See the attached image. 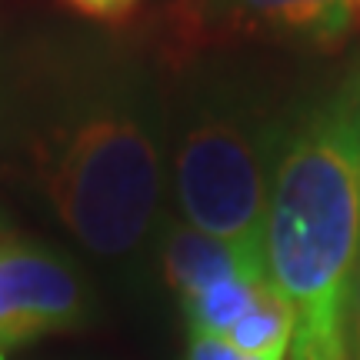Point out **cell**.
<instances>
[{"mask_svg": "<svg viewBox=\"0 0 360 360\" xmlns=\"http://www.w3.org/2000/svg\"><path fill=\"white\" fill-rule=\"evenodd\" d=\"M274 287L294 310V360H350L360 264V67L281 137L264 220Z\"/></svg>", "mask_w": 360, "mask_h": 360, "instance_id": "6da1fadb", "label": "cell"}, {"mask_svg": "<svg viewBox=\"0 0 360 360\" xmlns=\"http://www.w3.org/2000/svg\"><path fill=\"white\" fill-rule=\"evenodd\" d=\"M27 160L53 217L90 257H143L167 177L160 94L130 74H97L53 94H30Z\"/></svg>", "mask_w": 360, "mask_h": 360, "instance_id": "7a4b0ae2", "label": "cell"}, {"mask_svg": "<svg viewBox=\"0 0 360 360\" xmlns=\"http://www.w3.org/2000/svg\"><path fill=\"white\" fill-rule=\"evenodd\" d=\"M281 137L240 97H191L170 150L180 220L244 250L247 257L267 260L264 220Z\"/></svg>", "mask_w": 360, "mask_h": 360, "instance_id": "3957f363", "label": "cell"}, {"mask_svg": "<svg viewBox=\"0 0 360 360\" xmlns=\"http://www.w3.org/2000/svg\"><path fill=\"white\" fill-rule=\"evenodd\" d=\"M84 317L87 294L74 267L30 240L0 233V360Z\"/></svg>", "mask_w": 360, "mask_h": 360, "instance_id": "277c9868", "label": "cell"}, {"mask_svg": "<svg viewBox=\"0 0 360 360\" xmlns=\"http://www.w3.org/2000/svg\"><path fill=\"white\" fill-rule=\"evenodd\" d=\"M210 13L233 27L281 37L337 44L354 24V0H207Z\"/></svg>", "mask_w": 360, "mask_h": 360, "instance_id": "5b68a950", "label": "cell"}, {"mask_svg": "<svg viewBox=\"0 0 360 360\" xmlns=\"http://www.w3.org/2000/svg\"><path fill=\"white\" fill-rule=\"evenodd\" d=\"M160 270L177 300H187L214 283L231 281L237 274L267 270V260L247 257L244 250L197 231L187 220H174L160 240Z\"/></svg>", "mask_w": 360, "mask_h": 360, "instance_id": "8992f818", "label": "cell"}, {"mask_svg": "<svg viewBox=\"0 0 360 360\" xmlns=\"http://www.w3.org/2000/svg\"><path fill=\"white\" fill-rule=\"evenodd\" d=\"M270 283L274 281H270L267 270H247V274H237L231 281L214 283L200 294L180 300V310H184V321L191 327V334L227 337V330L254 307V300Z\"/></svg>", "mask_w": 360, "mask_h": 360, "instance_id": "52a82bcc", "label": "cell"}, {"mask_svg": "<svg viewBox=\"0 0 360 360\" xmlns=\"http://www.w3.org/2000/svg\"><path fill=\"white\" fill-rule=\"evenodd\" d=\"M294 310L283 300L281 290L270 283L254 300V307L227 330L224 340L233 344L237 350H244V354H254V357L287 360V350L294 344Z\"/></svg>", "mask_w": 360, "mask_h": 360, "instance_id": "ba28073f", "label": "cell"}, {"mask_svg": "<svg viewBox=\"0 0 360 360\" xmlns=\"http://www.w3.org/2000/svg\"><path fill=\"white\" fill-rule=\"evenodd\" d=\"M187 360H274V357H254V354H244V350H237L233 344H227L224 337L191 334Z\"/></svg>", "mask_w": 360, "mask_h": 360, "instance_id": "9c48e42d", "label": "cell"}, {"mask_svg": "<svg viewBox=\"0 0 360 360\" xmlns=\"http://www.w3.org/2000/svg\"><path fill=\"white\" fill-rule=\"evenodd\" d=\"M70 7L84 17H97V20H117V17H124L130 13L141 0H67Z\"/></svg>", "mask_w": 360, "mask_h": 360, "instance_id": "30bf717a", "label": "cell"}, {"mask_svg": "<svg viewBox=\"0 0 360 360\" xmlns=\"http://www.w3.org/2000/svg\"><path fill=\"white\" fill-rule=\"evenodd\" d=\"M354 11H360V0H354Z\"/></svg>", "mask_w": 360, "mask_h": 360, "instance_id": "8fae6325", "label": "cell"}]
</instances>
